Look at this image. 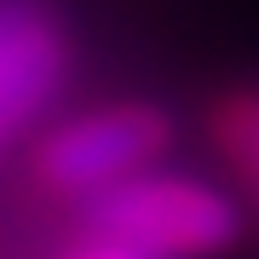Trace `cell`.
<instances>
[{
  "instance_id": "1",
  "label": "cell",
  "mask_w": 259,
  "mask_h": 259,
  "mask_svg": "<svg viewBox=\"0 0 259 259\" xmlns=\"http://www.w3.org/2000/svg\"><path fill=\"white\" fill-rule=\"evenodd\" d=\"M93 242H110L139 259H213L236 248L242 207L207 179L185 173H139L127 185L87 202Z\"/></svg>"
},
{
  "instance_id": "2",
  "label": "cell",
  "mask_w": 259,
  "mask_h": 259,
  "mask_svg": "<svg viewBox=\"0 0 259 259\" xmlns=\"http://www.w3.org/2000/svg\"><path fill=\"white\" fill-rule=\"evenodd\" d=\"M173 144V115L156 104H98L40 139L35 173L58 196H104L127 179L150 173V161Z\"/></svg>"
},
{
  "instance_id": "3",
  "label": "cell",
  "mask_w": 259,
  "mask_h": 259,
  "mask_svg": "<svg viewBox=\"0 0 259 259\" xmlns=\"http://www.w3.org/2000/svg\"><path fill=\"white\" fill-rule=\"evenodd\" d=\"M69 75V40L40 0H0V150L47 115Z\"/></svg>"
},
{
  "instance_id": "4",
  "label": "cell",
  "mask_w": 259,
  "mask_h": 259,
  "mask_svg": "<svg viewBox=\"0 0 259 259\" xmlns=\"http://www.w3.org/2000/svg\"><path fill=\"white\" fill-rule=\"evenodd\" d=\"M219 139L242 167L259 173V98H231L219 110Z\"/></svg>"
},
{
  "instance_id": "5",
  "label": "cell",
  "mask_w": 259,
  "mask_h": 259,
  "mask_svg": "<svg viewBox=\"0 0 259 259\" xmlns=\"http://www.w3.org/2000/svg\"><path fill=\"white\" fill-rule=\"evenodd\" d=\"M81 259H139V253H121V248H110V242H93Z\"/></svg>"
}]
</instances>
